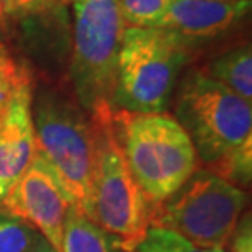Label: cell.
I'll return each instance as SVG.
<instances>
[{
	"label": "cell",
	"instance_id": "6da1fadb",
	"mask_svg": "<svg viewBox=\"0 0 252 252\" xmlns=\"http://www.w3.org/2000/svg\"><path fill=\"white\" fill-rule=\"evenodd\" d=\"M36 151L69 205L95 221V134L90 115L59 90L39 89L32 105Z\"/></svg>",
	"mask_w": 252,
	"mask_h": 252
},
{
	"label": "cell",
	"instance_id": "7a4b0ae2",
	"mask_svg": "<svg viewBox=\"0 0 252 252\" xmlns=\"http://www.w3.org/2000/svg\"><path fill=\"white\" fill-rule=\"evenodd\" d=\"M115 138L151 205L164 201L198 169L189 134L169 113L113 110Z\"/></svg>",
	"mask_w": 252,
	"mask_h": 252
},
{
	"label": "cell",
	"instance_id": "3957f363",
	"mask_svg": "<svg viewBox=\"0 0 252 252\" xmlns=\"http://www.w3.org/2000/svg\"><path fill=\"white\" fill-rule=\"evenodd\" d=\"M189 51L190 44L170 30L126 27L117 61L112 108L164 113L180 70L189 61Z\"/></svg>",
	"mask_w": 252,
	"mask_h": 252
},
{
	"label": "cell",
	"instance_id": "277c9868",
	"mask_svg": "<svg viewBox=\"0 0 252 252\" xmlns=\"http://www.w3.org/2000/svg\"><path fill=\"white\" fill-rule=\"evenodd\" d=\"M174 118L211 172L252 143L251 102L198 70H191L180 82Z\"/></svg>",
	"mask_w": 252,
	"mask_h": 252
},
{
	"label": "cell",
	"instance_id": "5b68a950",
	"mask_svg": "<svg viewBox=\"0 0 252 252\" xmlns=\"http://www.w3.org/2000/svg\"><path fill=\"white\" fill-rule=\"evenodd\" d=\"M112 107L90 115L95 134V223L113 236L122 252H134L151 228L153 205L133 177L115 138Z\"/></svg>",
	"mask_w": 252,
	"mask_h": 252
},
{
	"label": "cell",
	"instance_id": "8992f818",
	"mask_svg": "<svg viewBox=\"0 0 252 252\" xmlns=\"http://www.w3.org/2000/svg\"><path fill=\"white\" fill-rule=\"evenodd\" d=\"M246 203L243 189L208 169H196L182 187L153 205L151 226L174 231L198 248L224 249Z\"/></svg>",
	"mask_w": 252,
	"mask_h": 252
},
{
	"label": "cell",
	"instance_id": "52a82bcc",
	"mask_svg": "<svg viewBox=\"0 0 252 252\" xmlns=\"http://www.w3.org/2000/svg\"><path fill=\"white\" fill-rule=\"evenodd\" d=\"M74 51L70 80L87 115L112 107L117 61L126 25L117 0H72Z\"/></svg>",
	"mask_w": 252,
	"mask_h": 252
},
{
	"label": "cell",
	"instance_id": "ba28073f",
	"mask_svg": "<svg viewBox=\"0 0 252 252\" xmlns=\"http://www.w3.org/2000/svg\"><path fill=\"white\" fill-rule=\"evenodd\" d=\"M69 201L49 165L36 158L15 184L2 211L30 224L54 252H63V229Z\"/></svg>",
	"mask_w": 252,
	"mask_h": 252
},
{
	"label": "cell",
	"instance_id": "9c48e42d",
	"mask_svg": "<svg viewBox=\"0 0 252 252\" xmlns=\"http://www.w3.org/2000/svg\"><path fill=\"white\" fill-rule=\"evenodd\" d=\"M32 105V75L27 72L0 118V211L5 198L38 153Z\"/></svg>",
	"mask_w": 252,
	"mask_h": 252
},
{
	"label": "cell",
	"instance_id": "30bf717a",
	"mask_svg": "<svg viewBox=\"0 0 252 252\" xmlns=\"http://www.w3.org/2000/svg\"><path fill=\"white\" fill-rule=\"evenodd\" d=\"M251 0H170L159 28L191 44L220 36L248 17Z\"/></svg>",
	"mask_w": 252,
	"mask_h": 252
},
{
	"label": "cell",
	"instance_id": "8fae6325",
	"mask_svg": "<svg viewBox=\"0 0 252 252\" xmlns=\"http://www.w3.org/2000/svg\"><path fill=\"white\" fill-rule=\"evenodd\" d=\"M117 241L102 226L72 205L67 206L63 229V252H115Z\"/></svg>",
	"mask_w": 252,
	"mask_h": 252
},
{
	"label": "cell",
	"instance_id": "7c38bea8",
	"mask_svg": "<svg viewBox=\"0 0 252 252\" xmlns=\"http://www.w3.org/2000/svg\"><path fill=\"white\" fill-rule=\"evenodd\" d=\"M208 75L241 98L252 100V49L251 44H241L220 54L210 64Z\"/></svg>",
	"mask_w": 252,
	"mask_h": 252
},
{
	"label": "cell",
	"instance_id": "4fadbf2b",
	"mask_svg": "<svg viewBox=\"0 0 252 252\" xmlns=\"http://www.w3.org/2000/svg\"><path fill=\"white\" fill-rule=\"evenodd\" d=\"M126 27L159 28L170 0H117Z\"/></svg>",
	"mask_w": 252,
	"mask_h": 252
},
{
	"label": "cell",
	"instance_id": "5bb4252c",
	"mask_svg": "<svg viewBox=\"0 0 252 252\" xmlns=\"http://www.w3.org/2000/svg\"><path fill=\"white\" fill-rule=\"evenodd\" d=\"M39 239L30 224L0 211V252H30Z\"/></svg>",
	"mask_w": 252,
	"mask_h": 252
},
{
	"label": "cell",
	"instance_id": "9a60e30c",
	"mask_svg": "<svg viewBox=\"0 0 252 252\" xmlns=\"http://www.w3.org/2000/svg\"><path fill=\"white\" fill-rule=\"evenodd\" d=\"M134 252H226L224 249H206L189 243L174 231L151 228Z\"/></svg>",
	"mask_w": 252,
	"mask_h": 252
},
{
	"label": "cell",
	"instance_id": "2e32d148",
	"mask_svg": "<svg viewBox=\"0 0 252 252\" xmlns=\"http://www.w3.org/2000/svg\"><path fill=\"white\" fill-rule=\"evenodd\" d=\"M28 70L23 65L17 64L7 48L0 43V118L12 98L15 89Z\"/></svg>",
	"mask_w": 252,
	"mask_h": 252
},
{
	"label": "cell",
	"instance_id": "e0dca14e",
	"mask_svg": "<svg viewBox=\"0 0 252 252\" xmlns=\"http://www.w3.org/2000/svg\"><path fill=\"white\" fill-rule=\"evenodd\" d=\"M56 0H0V15L7 17H23L43 12Z\"/></svg>",
	"mask_w": 252,
	"mask_h": 252
},
{
	"label": "cell",
	"instance_id": "ac0fdd59",
	"mask_svg": "<svg viewBox=\"0 0 252 252\" xmlns=\"http://www.w3.org/2000/svg\"><path fill=\"white\" fill-rule=\"evenodd\" d=\"M229 252H252V218L251 213H243L228 241Z\"/></svg>",
	"mask_w": 252,
	"mask_h": 252
},
{
	"label": "cell",
	"instance_id": "d6986e66",
	"mask_svg": "<svg viewBox=\"0 0 252 252\" xmlns=\"http://www.w3.org/2000/svg\"><path fill=\"white\" fill-rule=\"evenodd\" d=\"M30 252H54V249L49 246V243L48 241H44L43 238L38 241V244L34 246V248L30 251Z\"/></svg>",
	"mask_w": 252,
	"mask_h": 252
},
{
	"label": "cell",
	"instance_id": "ffe728a7",
	"mask_svg": "<svg viewBox=\"0 0 252 252\" xmlns=\"http://www.w3.org/2000/svg\"><path fill=\"white\" fill-rule=\"evenodd\" d=\"M0 17H2V15H0Z\"/></svg>",
	"mask_w": 252,
	"mask_h": 252
}]
</instances>
